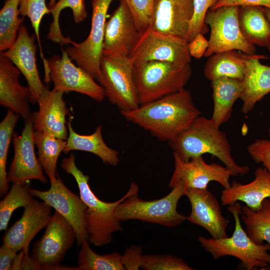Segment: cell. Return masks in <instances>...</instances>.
Masks as SVG:
<instances>
[{
    "label": "cell",
    "mask_w": 270,
    "mask_h": 270,
    "mask_svg": "<svg viewBox=\"0 0 270 270\" xmlns=\"http://www.w3.org/2000/svg\"><path fill=\"white\" fill-rule=\"evenodd\" d=\"M120 113L126 120L168 142L187 129L201 114L184 88Z\"/></svg>",
    "instance_id": "cell-1"
},
{
    "label": "cell",
    "mask_w": 270,
    "mask_h": 270,
    "mask_svg": "<svg viewBox=\"0 0 270 270\" xmlns=\"http://www.w3.org/2000/svg\"><path fill=\"white\" fill-rule=\"evenodd\" d=\"M212 118L200 116L186 130L168 142L173 153L184 162L209 154L218 158L232 174V176H244L250 169L235 162L230 142L226 134Z\"/></svg>",
    "instance_id": "cell-2"
},
{
    "label": "cell",
    "mask_w": 270,
    "mask_h": 270,
    "mask_svg": "<svg viewBox=\"0 0 270 270\" xmlns=\"http://www.w3.org/2000/svg\"><path fill=\"white\" fill-rule=\"evenodd\" d=\"M60 166L64 171L74 178L80 196L86 206L85 221L88 240L97 246L110 244L113 234L122 230L120 222L115 217V210L129 195L138 191V185L132 182L128 192L120 199L114 202H105L100 200L92 191L88 184L89 176L77 167L72 153L62 160Z\"/></svg>",
    "instance_id": "cell-3"
},
{
    "label": "cell",
    "mask_w": 270,
    "mask_h": 270,
    "mask_svg": "<svg viewBox=\"0 0 270 270\" xmlns=\"http://www.w3.org/2000/svg\"><path fill=\"white\" fill-rule=\"evenodd\" d=\"M140 105L184 88L192 74L190 64L152 60L132 64Z\"/></svg>",
    "instance_id": "cell-4"
},
{
    "label": "cell",
    "mask_w": 270,
    "mask_h": 270,
    "mask_svg": "<svg viewBox=\"0 0 270 270\" xmlns=\"http://www.w3.org/2000/svg\"><path fill=\"white\" fill-rule=\"evenodd\" d=\"M227 210L234 220L232 235L218 239L199 236L198 241L200 246L214 260L226 256H234L240 260L241 266L248 270H264L270 265V244L255 243L243 229L240 218L242 206L238 202L228 206Z\"/></svg>",
    "instance_id": "cell-5"
},
{
    "label": "cell",
    "mask_w": 270,
    "mask_h": 270,
    "mask_svg": "<svg viewBox=\"0 0 270 270\" xmlns=\"http://www.w3.org/2000/svg\"><path fill=\"white\" fill-rule=\"evenodd\" d=\"M138 192L130 194L118 205L114 212L117 220H138L169 228L180 225L187 220V216L176 210L180 199L185 194L182 182H178L169 194L158 200H142Z\"/></svg>",
    "instance_id": "cell-6"
},
{
    "label": "cell",
    "mask_w": 270,
    "mask_h": 270,
    "mask_svg": "<svg viewBox=\"0 0 270 270\" xmlns=\"http://www.w3.org/2000/svg\"><path fill=\"white\" fill-rule=\"evenodd\" d=\"M238 6H223L210 9L204 18V24L210 29L208 46L204 55L208 57L220 52L230 50L254 54L255 46L243 36L238 22Z\"/></svg>",
    "instance_id": "cell-7"
},
{
    "label": "cell",
    "mask_w": 270,
    "mask_h": 270,
    "mask_svg": "<svg viewBox=\"0 0 270 270\" xmlns=\"http://www.w3.org/2000/svg\"><path fill=\"white\" fill-rule=\"evenodd\" d=\"M76 239L74 229L60 214L55 211L43 236L33 245L32 257L42 270H74L78 268L60 265Z\"/></svg>",
    "instance_id": "cell-8"
},
{
    "label": "cell",
    "mask_w": 270,
    "mask_h": 270,
    "mask_svg": "<svg viewBox=\"0 0 270 270\" xmlns=\"http://www.w3.org/2000/svg\"><path fill=\"white\" fill-rule=\"evenodd\" d=\"M113 0H92V24L88 36L82 42H74L65 50L72 60L90 74L98 83L102 76L100 61L106 14Z\"/></svg>",
    "instance_id": "cell-9"
},
{
    "label": "cell",
    "mask_w": 270,
    "mask_h": 270,
    "mask_svg": "<svg viewBox=\"0 0 270 270\" xmlns=\"http://www.w3.org/2000/svg\"><path fill=\"white\" fill-rule=\"evenodd\" d=\"M101 79L108 100L122 111L136 109L140 104L134 79L132 64L129 60H117L102 56Z\"/></svg>",
    "instance_id": "cell-10"
},
{
    "label": "cell",
    "mask_w": 270,
    "mask_h": 270,
    "mask_svg": "<svg viewBox=\"0 0 270 270\" xmlns=\"http://www.w3.org/2000/svg\"><path fill=\"white\" fill-rule=\"evenodd\" d=\"M184 39L154 31L150 28L140 34L128 60L132 64L152 60L181 65L189 64L191 58Z\"/></svg>",
    "instance_id": "cell-11"
},
{
    "label": "cell",
    "mask_w": 270,
    "mask_h": 270,
    "mask_svg": "<svg viewBox=\"0 0 270 270\" xmlns=\"http://www.w3.org/2000/svg\"><path fill=\"white\" fill-rule=\"evenodd\" d=\"M133 16L124 0L106 22L102 56L128 60L140 36Z\"/></svg>",
    "instance_id": "cell-12"
},
{
    "label": "cell",
    "mask_w": 270,
    "mask_h": 270,
    "mask_svg": "<svg viewBox=\"0 0 270 270\" xmlns=\"http://www.w3.org/2000/svg\"><path fill=\"white\" fill-rule=\"evenodd\" d=\"M62 52L61 56L54 55L48 60L50 80L54 88L64 92H78L102 102L105 97L104 88L88 72L74 64L66 50Z\"/></svg>",
    "instance_id": "cell-13"
},
{
    "label": "cell",
    "mask_w": 270,
    "mask_h": 270,
    "mask_svg": "<svg viewBox=\"0 0 270 270\" xmlns=\"http://www.w3.org/2000/svg\"><path fill=\"white\" fill-rule=\"evenodd\" d=\"M50 183L48 190L30 188V193L54 208L71 224L76 233L77 244L80 246L84 240H88L85 221L86 206L80 196L64 184L58 176Z\"/></svg>",
    "instance_id": "cell-14"
},
{
    "label": "cell",
    "mask_w": 270,
    "mask_h": 270,
    "mask_svg": "<svg viewBox=\"0 0 270 270\" xmlns=\"http://www.w3.org/2000/svg\"><path fill=\"white\" fill-rule=\"evenodd\" d=\"M32 116L24 120L22 133L12 136L14 156L7 173L8 182L20 183L36 180L46 184L47 179L36 158Z\"/></svg>",
    "instance_id": "cell-15"
},
{
    "label": "cell",
    "mask_w": 270,
    "mask_h": 270,
    "mask_svg": "<svg viewBox=\"0 0 270 270\" xmlns=\"http://www.w3.org/2000/svg\"><path fill=\"white\" fill-rule=\"evenodd\" d=\"M174 170L169 182L171 188L178 182H182L184 189L206 188L210 182L219 183L224 188L230 186L232 172L226 166L216 163H206L202 156L191 158L188 162L182 160L173 153Z\"/></svg>",
    "instance_id": "cell-16"
},
{
    "label": "cell",
    "mask_w": 270,
    "mask_h": 270,
    "mask_svg": "<svg viewBox=\"0 0 270 270\" xmlns=\"http://www.w3.org/2000/svg\"><path fill=\"white\" fill-rule=\"evenodd\" d=\"M35 34L30 36L24 24L19 28L14 44L0 55L10 60L20 70L27 81L31 94L30 102L37 103L45 88L40 76L36 63L37 46Z\"/></svg>",
    "instance_id": "cell-17"
},
{
    "label": "cell",
    "mask_w": 270,
    "mask_h": 270,
    "mask_svg": "<svg viewBox=\"0 0 270 270\" xmlns=\"http://www.w3.org/2000/svg\"><path fill=\"white\" fill-rule=\"evenodd\" d=\"M191 205V212L187 220L204 228L212 238H226L229 220L222 214L220 204L208 188H187L185 194Z\"/></svg>",
    "instance_id": "cell-18"
},
{
    "label": "cell",
    "mask_w": 270,
    "mask_h": 270,
    "mask_svg": "<svg viewBox=\"0 0 270 270\" xmlns=\"http://www.w3.org/2000/svg\"><path fill=\"white\" fill-rule=\"evenodd\" d=\"M64 93L54 88L50 90L45 86L37 102L38 110L32 114L34 131L50 134L64 140L67 139L68 129L66 116L68 110L63 98Z\"/></svg>",
    "instance_id": "cell-19"
},
{
    "label": "cell",
    "mask_w": 270,
    "mask_h": 270,
    "mask_svg": "<svg viewBox=\"0 0 270 270\" xmlns=\"http://www.w3.org/2000/svg\"><path fill=\"white\" fill-rule=\"evenodd\" d=\"M194 13L193 0H156L150 28L188 42Z\"/></svg>",
    "instance_id": "cell-20"
},
{
    "label": "cell",
    "mask_w": 270,
    "mask_h": 270,
    "mask_svg": "<svg viewBox=\"0 0 270 270\" xmlns=\"http://www.w3.org/2000/svg\"><path fill=\"white\" fill-rule=\"evenodd\" d=\"M52 207L44 202L33 199L21 218L6 232L3 243L18 252L30 242L35 236L50 221Z\"/></svg>",
    "instance_id": "cell-21"
},
{
    "label": "cell",
    "mask_w": 270,
    "mask_h": 270,
    "mask_svg": "<svg viewBox=\"0 0 270 270\" xmlns=\"http://www.w3.org/2000/svg\"><path fill=\"white\" fill-rule=\"evenodd\" d=\"M21 72L6 58L0 55V104L14 112L26 120L32 116L28 88L19 82Z\"/></svg>",
    "instance_id": "cell-22"
},
{
    "label": "cell",
    "mask_w": 270,
    "mask_h": 270,
    "mask_svg": "<svg viewBox=\"0 0 270 270\" xmlns=\"http://www.w3.org/2000/svg\"><path fill=\"white\" fill-rule=\"evenodd\" d=\"M244 58V88L240 98L242 102L241 111L247 114L270 92V66L260 62V60L268 58L264 55L245 54Z\"/></svg>",
    "instance_id": "cell-23"
},
{
    "label": "cell",
    "mask_w": 270,
    "mask_h": 270,
    "mask_svg": "<svg viewBox=\"0 0 270 270\" xmlns=\"http://www.w3.org/2000/svg\"><path fill=\"white\" fill-rule=\"evenodd\" d=\"M270 198V174L265 168L258 167L254 178L243 184L234 181L229 188L222 191L220 200L223 206H230L240 201L252 209L258 208L262 202Z\"/></svg>",
    "instance_id": "cell-24"
},
{
    "label": "cell",
    "mask_w": 270,
    "mask_h": 270,
    "mask_svg": "<svg viewBox=\"0 0 270 270\" xmlns=\"http://www.w3.org/2000/svg\"><path fill=\"white\" fill-rule=\"evenodd\" d=\"M72 117H69L67 124L68 135L63 150L64 154L72 150L84 151L96 155L105 164L112 166L118 164L119 152L110 148L104 142L102 136V125L98 126L92 134H80L73 129L72 126Z\"/></svg>",
    "instance_id": "cell-25"
},
{
    "label": "cell",
    "mask_w": 270,
    "mask_h": 270,
    "mask_svg": "<svg viewBox=\"0 0 270 270\" xmlns=\"http://www.w3.org/2000/svg\"><path fill=\"white\" fill-rule=\"evenodd\" d=\"M214 110L212 120L220 127L230 118L234 104L240 98L243 91V81L221 77L211 80Z\"/></svg>",
    "instance_id": "cell-26"
},
{
    "label": "cell",
    "mask_w": 270,
    "mask_h": 270,
    "mask_svg": "<svg viewBox=\"0 0 270 270\" xmlns=\"http://www.w3.org/2000/svg\"><path fill=\"white\" fill-rule=\"evenodd\" d=\"M238 22L241 32L248 42L268 47L270 43V22L264 7L239 6Z\"/></svg>",
    "instance_id": "cell-27"
},
{
    "label": "cell",
    "mask_w": 270,
    "mask_h": 270,
    "mask_svg": "<svg viewBox=\"0 0 270 270\" xmlns=\"http://www.w3.org/2000/svg\"><path fill=\"white\" fill-rule=\"evenodd\" d=\"M244 54L236 50L214 54L208 58L204 68L205 77L210 81L221 77L243 80L245 74Z\"/></svg>",
    "instance_id": "cell-28"
},
{
    "label": "cell",
    "mask_w": 270,
    "mask_h": 270,
    "mask_svg": "<svg viewBox=\"0 0 270 270\" xmlns=\"http://www.w3.org/2000/svg\"><path fill=\"white\" fill-rule=\"evenodd\" d=\"M241 218L245 230L250 238L257 244L264 241L270 244V198H265L256 209L246 205L242 207ZM270 269V265L264 269Z\"/></svg>",
    "instance_id": "cell-29"
},
{
    "label": "cell",
    "mask_w": 270,
    "mask_h": 270,
    "mask_svg": "<svg viewBox=\"0 0 270 270\" xmlns=\"http://www.w3.org/2000/svg\"><path fill=\"white\" fill-rule=\"evenodd\" d=\"M34 140L38 148V160L50 180L57 178L56 164L66 143V140L52 134L34 131Z\"/></svg>",
    "instance_id": "cell-30"
},
{
    "label": "cell",
    "mask_w": 270,
    "mask_h": 270,
    "mask_svg": "<svg viewBox=\"0 0 270 270\" xmlns=\"http://www.w3.org/2000/svg\"><path fill=\"white\" fill-rule=\"evenodd\" d=\"M70 8L72 12L74 21L76 24L82 22L88 16L84 0H59L50 9L53 20L50 25L47 38L59 44L60 46L72 44L74 42L70 37L63 36L60 26L59 18L61 12L66 8Z\"/></svg>",
    "instance_id": "cell-31"
},
{
    "label": "cell",
    "mask_w": 270,
    "mask_h": 270,
    "mask_svg": "<svg viewBox=\"0 0 270 270\" xmlns=\"http://www.w3.org/2000/svg\"><path fill=\"white\" fill-rule=\"evenodd\" d=\"M20 0H6L0 10V52L8 49L14 42L24 18H19Z\"/></svg>",
    "instance_id": "cell-32"
},
{
    "label": "cell",
    "mask_w": 270,
    "mask_h": 270,
    "mask_svg": "<svg viewBox=\"0 0 270 270\" xmlns=\"http://www.w3.org/2000/svg\"><path fill=\"white\" fill-rule=\"evenodd\" d=\"M78 254L79 270H125L122 256L117 252L100 254L90 248L88 240L82 242Z\"/></svg>",
    "instance_id": "cell-33"
},
{
    "label": "cell",
    "mask_w": 270,
    "mask_h": 270,
    "mask_svg": "<svg viewBox=\"0 0 270 270\" xmlns=\"http://www.w3.org/2000/svg\"><path fill=\"white\" fill-rule=\"evenodd\" d=\"M30 182L12 183L10 190L0 202V230H6L13 212L26 208L34 198L30 192Z\"/></svg>",
    "instance_id": "cell-34"
},
{
    "label": "cell",
    "mask_w": 270,
    "mask_h": 270,
    "mask_svg": "<svg viewBox=\"0 0 270 270\" xmlns=\"http://www.w3.org/2000/svg\"><path fill=\"white\" fill-rule=\"evenodd\" d=\"M20 115L8 109L0 122V196L7 194L9 188L6 166L8 148L14 132V128Z\"/></svg>",
    "instance_id": "cell-35"
},
{
    "label": "cell",
    "mask_w": 270,
    "mask_h": 270,
    "mask_svg": "<svg viewBox=\"0 0 270 270\" xmlns=\"http://www.w3.org/2000/svg\"><path fill=\"white\" fill-rule=\"evenodd\" d=\"M19 11L22 17L28 16L30 20L32 27L38 42L40 52L42 60L44 74H48L49 70L48 60L44 58L40 43V24L44 16L50 13V10L46 6V0H20Z\"/></svg>",
    "instance_id": "cell-36"
},
{
    "label": "cell",
    "mask_w": 270,
    "mask_h": 270,
    "mask_svg": "<svg viewBox=\"0 0 270 270\" xmlns=\"http://www.w3.org/2000/svg\"><path fill=\"white\" fill-rule=\"evenodd\" d=\"M141 268L146 270H193L182 258L169 254L143 255Z\"/></svg>",
    "instance_id": "cell-37"
},
{
    "label": "cell",
    "mask_w": 270,
    "mask_h": 270,
    "mask_svg": "<svg viewBox=\"0 0 270 270\" xmlns=\"http://www.w3.org/2000/svg\"><path fill=\"white\" fill-rule=\"evenodd\" d=\"M140 34L150 28L156 0H124Z\"/></svg>",
    "instance_id": "cell-38"
},
{
    "label": "cell",
    "mask_w": 270,
    "mask_h": 270,
    "mask_svg": "<svg viewBox=\"0 0 270 270\" xmlns=\"http://www.w3.org/2000/svg\"><path fill=\"white\" fill-rule=\"evenodd\" d=\"M220 0H193L194 13L190 20L188 34V42L192 40L199 33L206 32L204 18L207 12L212 8Z\"/></svg>",
    "instance_id": "cell-39"
},
{
    "label": "cell",
    "mask_w": 270,
    "mask_h": 270,
    "mask_svg": "<svg viewBox=\"0 0 270 270\" xmlns=\"http://www.w3.org/2000/svg\"><path fill=\"white\" fill-rule=\"evenodd\" d=\"M247 151L254 162L262 164L270 174V140L257 139L248 145Z\"/></svg>",
    "instance_id": "cell-40"
},
{
    "label": "cell",
    "mask_w": 270,
    "mask_h": 270,
    "mask_svg": "<svg viewBox=\"0 0 270 270\" xmlns=\"http://www.w3.org/2000/svg\"><path fill=\"white\" fill-rule=\"evenodd\" d=\"M142 248L138 246H132L127 248L122 256V264L128 270H136L141 268L142 256Z\"/></svg>",
    "instance_id": "cell-41"
},
{
    "label": "cell",
    "mask_w": 270,
    "mask_h": 270,
    "mask_svg": "<svg viewBox=\"0 0 270 270\" xmlns=\"http://www.w3.org/2000/svg\"><path fill=\"white\" fill-rule=\"evenodd\" d=\"M208 46V41L202 33L197 34L188 43V48L190 56L198 59L204 56Z\"/></svg>",
    "instance_id": "cell-42"
},
{
    "label": "cell",
    "mask_w": 270,
    "mask_h": 270,
    "mask_svg": "<svg viewBox=\"0 0 270 270\" xmlns=\"http://www.w3.org/2000/svg\"><path fill=\"white\" fill-rule=\"evenodd\" d=\"M223 6H258L270 8V0H220L212 8Z\"/></svg>",
    "instance_id": "cell-43"
},
{
    "label": "cell",
    "mask_w": 270,
    "mask_h": 270,
    "mask_svg": "<svg viewBox=\"0 0 270 270\" xmlns=\"http://www.w3.org/2000/svg\"><path fill=\"white\" fill-rule=\"evenodd\" d=\"M17 252L3 243L0 248V270H12Z\"/></svg>",
    "instance_id": "cell-44"
},
{
    "label": "cell",
    "mask_w": 270,
    "mask_h": 270,
    "mask_svg": "<svg viewBox=\"0 0 270 270\" xmlns=\"http://www.w3.org/2000/svg\"><path fill=\"white\" fill-rule=\"evenodd\" d=\"M30 244L24 248V254L22 259L21 270H42V266L36 262L28 254Z\"/></svg>",
    "instance_id": "cell-45"
},
{
    "label": "cell",
    "mask_w": 270,
    "mask_h": 270,
    "mask_svg": "<svg viewBox=\"0 0 270 270\" xmlns=\"http://www.w3.org/2000/svg\"><path fill=\"white\" fill-rule=\"evenodd\" d=\"M24 254V250L17 254L12 264V270H21L22 259Z\"/></svg>",
    "instance_id": "cell-46"
},
{
    "label": "cell",
    "mask_w": 270,
    "mask_h": 270,
    "mask_svg": "<svg viewBox=\"0 0 270 270\" xmlns=\"http://www.w3.org/2000/svg\"><path fill=\"white\" fill-rule=\"evenodd\" d=\"M264 10L266 17L268 18V20L270 22V8L264 7ZM267 48H268V50L270 52V43L268 45Z\"/></svg>",
    "instance_id": "cell-47"
},
{
    "label": "cell",
    "mask_w": 270,
    "mask_h": 270,
    "mask_svg": "<svg viewBox=\"0 0 270 270\" xmlns=\"http://www.w3.org/2000/svg\"><path fill=\"white\" fill-rule=\"evenodd\" d=\"M56 0H50L48 7L49 8L50 10L52 9L54 6L56 2Z\"/></svg>",
    "instance_id": "cell-48"
},
{
    "label": "cell",
    "mask_w": 270,
    "mask_h": 270,
    "mask_svg": "<svg viewBox=\"0 0 270 270\" xmlns=\"http://www.w3.org/2000/svg\"><path fill=\"white\" fill-rule=\"evenodd\" d=\"M268 134H269V136L270 137V128H268Z\"/></svg>",
    "instance_id": "cell-49"
}]
</instances>
